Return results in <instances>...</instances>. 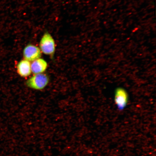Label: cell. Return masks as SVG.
<instances>
[{
  "label": "cell",
  "mask_w": 156,
  "mask_h": 156,
  "mask_svg": "<svg viewBox=\"0 0 156 156\" xmlns=\"http://www.w3.org/2000/svg\"><path fill=\"white\" fill-rule=\"evenodd\" d=\"M39 48L42 53L49 56L52 58H54L56 50L55 42L53 37L48 31H46L43 35Z\"/></svg>",
  "instance_id": "6da1fadb"
},
{
  "label": "cell",
  "mask_w": 156,
  "mask_h": 156,
  "mask_svg": "<svg viewBox=\"0 0 156 156\" xmlns=\"http://www.w3.org/2000/svg\"><path fill=\"white\" fill-rule=\"evenodd\" d=\"M50 78L46 74L42 73L34 74L26 81L27 87L36 90H42L49 83Z\"/></svg>",
  "instance_id": "7a4b0ae2"
},
{
  "label": "cell",
  "mask_w": 156,
  "mask_h": 156,
  "mask_svg": "<svg viewBox=\"0 0 156 156\" xmlns=\"http://www.w3.org/2000/svg\"><path fill=\"white\" fill-rule=\"evenodd\" d=\"M114 100L118 110H124L127 106L129 101V95L127 91L123 87H117L115 90Z\"/></svg>",
  "instance_id": "3957f363"
},
{
  "label": "cell",
  "mask_w": 156,
  "mask_h": 156,
  "mask_svg": "<svg viewBox=\"0 0 156 156\" xmlns=\"http://www.w3.org/2000/svg\"><path fill=\"white\" fill-rule=\"evenodd\" d=\"M23 53L24 59L32 62L41 58L42 53L38 47L32 44H29L25 46Z\"/></svg>",
  "instance_id": "277c9868"
},
{
  "label": "cell",
  "mask_w": 156,
  "mask_h": 156,
  "mask_svg": "<svg viewBox=\"0 0 156 156\" xmlns=\"http://www.w3.org/2000/svg\"><path fill=\"white\" fill-rule=\"evenodd\" d=\"M16 70L21 77H29L32 73L30 62L24 59L21 60L17 64Z\"/></svg>",
  "instance_id": "5b68a950"
},
{
  "label": "cell",
  "mask_w": 156,
  "mask_h": 156,
  "mask_svg": "<svg viewBox=\"0 0 156 156\" xmlns=\"http://www.w3.org/2000/svg\"><path fill=\"white\" fill-rule=\"evenodd\" d=\"M48 67L47 62L42 58H39L33 61L31 63V71L34 75L43 73Z\"/></svg>",
  "instance_id": "8992f818"
}]
</instances>
